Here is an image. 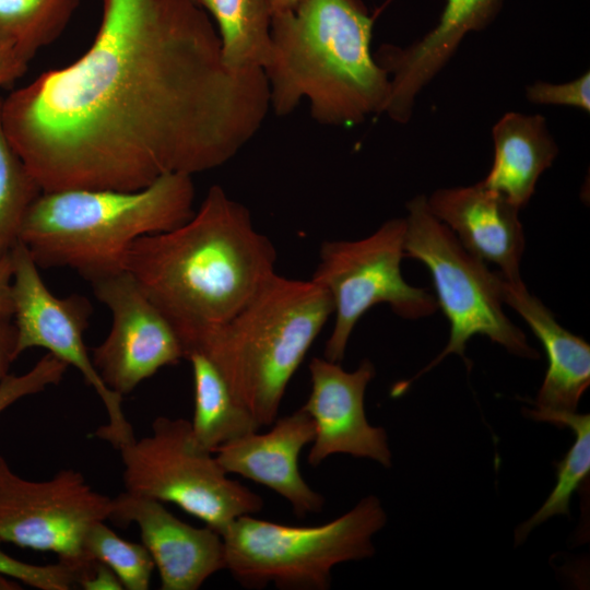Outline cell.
Wrapping results in <instances>:
<instances>
[{
	"label": "cell",
	"mask_w": 590,
	"mask_h": 590,
	"mask_svg": "<svg viewBox=\"0 0 590 590\" xmlns=\"http://www.w3.org/2000/svg\"><path fill=\"white\" fill-rule=\"evenodd\" d=\"M194 387V411L190 421L197 442L215 452L222 445L257 432L261 425L232 393L224 377L202 352L187 356Z\"/></svg>",
	"instance_id": "20"
},
{
	"label": "cell",
	"mask_w": 590,
	"mask_h": 590,
	"mask_svg": "<svg viewBox=\"0 0 590 590\" xmlns=\"http://www.w3.org/2000/svg\"><path fill=\"white\" fill-rule=\"evenodd\" d=\"M527 98L534 104L565 105L590 111V74L559 84L535 82L527 87Z\"/></svg>",
	"instance_id": "28"
},
{
	"label": "cell",
	"mask_w": 590,
	"mask_h": 590,
	"mask_svg": "<svg viewBox=\"0 0 590 590\" xmlns=\"http://www.w3.org/2000/svg\"><path fill=\"white\" fill-rule=\"evenodd\" d=\"M272 12V16L292 11L297 0H267Z\"/></svg>",
	"instance_id": "33"
},
{
	"label": "cell",
	"mask_w": 590,
	"mask_h": 590,
	"mask_svg": "<svg viewBox=\"0 0 590 590\" xmlns=\"http://www.w3.org/2000/svg\"><path fill=\"white\" fill-rule=\"evenodd\" d=\"M332 312L326 288L274 273L193 351L213 362L261 427L272 425L291 378Z\"/></svg>",
	"instance_id": "5"
},
{
	"label": "cell",
	"mask_w": 590,
	"mask_h": 590,
	"mask_svg": "<svg viewBox=\"0 0 590 590\" xmlns=\"http://www.w3.org/2000/svg\"><path fill=\"white\" fill-rule=\"evenodd\" d=\"M269 107L264 71L227 68L192 0H103L86 52L2 98L1 121L43 192L138 190L225 164Z\"/></svg>",
	"instance_id": "1"
},
{
	"label": "cell",
	"mask_w": 590,
	"mask_h": 590,
	"mask_svg": "<svg viewBox=\"0 0 590 590\" xmlns=\"http://www.w3.org/2000/svg\"><path fill=\"white\" fill-rule=\"evenodd\" d=\"M498 287L503 303L523 318L547 357V370L534 406L526 409L524 414L534 418L545 413L576 412L590 384L589 344L563 328L521 280L508 281L498 273Z\"/></svg>",
	"instance_id": "18"
},
{
	"label": "cell",
	"mask_w": 590,
	"mask_h": 590,
	"mask_svg": "<svg viewBox=\"0 0 590 590\" xmlns=\"http://www.w3.org/2000/svg\"><path fill=\"white\" fill-rule=\"evenodd\" d=\"M111 312L105 340L93 347L92 362L103 382L123 397L161 368L185 358L172 324L126 270L90 282Z\"/></svg>",
	"instance_id": "12"
},
{
	"label": "cell",
	"mask_w": 590,
	"mask_h": 590,
	"mask_svg": "<svg viewBox=\"0 0 590 590\" xmlns=\"http://www.w3.org/2000/svg\"><path fill=\"white\" fill-rule=\"evenodd\" d=\"M190 175L167 173L138 190L70 189L42 192L30 206L19 240L38 268H69L92 282L125 270L132 243L166 232L194 213Z\"/></svg>",
	"instance_id": "4"
},
{
	"label": "cell",
	"mask_w": 590,
	"mask_h": 590,
	"mask_svg": "<svg viewBox=\"0 0 590 590\" xmlns=\"http://www.w3.org/2000/svg\"><path fill=\"white\" fill-rule=\"evenodd\" d=\"M111 497L95 491L74 469L44 481L16 474L0 456V542L58 556L78 575L92 560L84 552L90 527L106 521Z\"/></svg>",
	"instance_id": "10"
},
{
	"label": "cell",
	"mask_w": 590,
	"mask_h": 590,
	"mask_svg": "<svg viewBox=\"0 0 590 590\" xmlns=\"http://www.w3.org/2000/svg\"><path fill=\"white\" fill-rule=\"evenodd\" d=\"M494 160L481 180L521 209L534 193L542 173L558 153L541 115L505 114L494 126Z\"/></svg>",
	"instance_id": "19"
},
{
	"label": "cell",
	"mask_w": 590,
	"mask_h": 590,
	"mask_svg": "<svg viewBox=\"0 0 590 590\" xmlns=\"http://www.w3.org/2000/svg\"><path fill=\"white\" fill-rule=\"evenodd\" d=\"M68 367L63 361L47 353L28 371L8 374L0 382V414L22 398L58 385Z\"/></svg>",
	"instance_id": "26"
},
{
	"label": "cell",
	"mask_w": 590,
	"mask_h": 590,
	"mask_svg": "<svg viewBox=\"0 0 590 590\" xmlns=\"http://www.w3.org/2000/svg\"><path fill=\"white\" fill-rule=\"evenodd\" d=\"M426 199L432 213L469 252L496 264L506 280H521L526 243L518 206L482 181L438 189Z\"/></svg>",
	"instance_id": "17"
},
{
	"label": "cell",
	"mask_w": 590,
	"mask_h": 590,
	"mask_svg": "<svg viewBox=\"0 0 590 590\" xmlns=\"http://www.w3.org/2000/svg\"><path fill=\"white\" fill-rule=\"evenodd\" d=\"M275 261L249 210L214 185L187 222L135 239L123 268L172 324L186 358L252 298Z\"/></svg>",
	"instance_id": "2"
},
{
	"label": "cell",
	"mask_w": 590,
	"mask_h": 590,
	"mask_svg": "<svg viewBox=\"0 0 590 590\" xmlns=\"http://www.w3.org/2000/svg\"><path fill=\"white\" fill-rule=\"evenodd\" d=\"M78 586L86 590L123 589L114 571L96 559H92L79 574Z\"/></svg>",
	"instance_id": "29"
},
{
	"label": "cell",
	"mask_w": 590,
	"mask_h": 590,
	"mask_svg": "<svg viewBox=\"0 0 590 590\" xmlns=\"http://www.w3.org/2000/svg\"><path fill=\"white\" fill-rule=\"evenodd\" d=\"M11 257L12 318L17 356L28 349L42 347L75 367L95 390L107 412V424L98 427L95 435L117 449L129 444L135 437L122 411V397L103 382L84 343V332L93 310L90 300L79 294L55 296L20 240L11 249Z\"/></svg>",
	"instance_id": "11"
},
{
	"label": "cell",
	"mask_w": 590,
	"mask_h": 590,
	"mask_svg": "<svg viewBox=\"0 0 590 590\" xmlns=\"http://www.w3.org/2000/svg\"><path fill=\"white\" fill-rule=\"evenodd\" d=\"M373 19L361 0H297L271 20V54L263 71L276 115L302 98L323 125L354 126L384 113L388 73L370 49Z\"/></svg>",
	"instance_id": "3"
},
{
	"label": "cell",
	"mask_w": 590,
	"mask_h": 590,
	"mask_svg": "<svg viewBox=\"0 0 590 590\" xmlns=\"http://www.w3.org/2000/svg\"><path fill=\"white\" fill-rule=\"evenodd\" d=\"M406 209L404 256L427 267L436 288L438 308L450 324L447 345L414 379L450 354L465 361L467 343L476 334L489 338L514 355L539 358L526 334L503 309L498 274L469 252L432 213L425 196L413 198Z\"/></svg>",
	"instance_id": "7"
},
{
	"label": "cell",
	"mask_w": 590,
	"mask_h": 590,
	"mask_svg": "<svg viewBox=\"0 0 590 590\" xmlns=\"http://www.w3.org/2000/svg\"><path fill=\"white\" fill-rule=\"evenodd\" d=\"M0 574L45 590L78 588V574L66 564L58 562L48 566L30 565L9 556L1 548Z\"/></svg>",
	"instance_id": "27"
},
{
	"label": "cell",
	"mask_w": 590,
	"mask_h": 590,
	"mask_svg": "<svg viewBox=\"0 0 590 590\" xmlns=\"http://www.w3.org/2000/svg\"><path fill=\"white\" fill-rule=\"evenodd\" d=\"M215 20L222 58L231 70L264 69L271 54L272 12L267 0H197Z\"/></svg>",
	"instance_id": "21"
},
{
	"label": "cell",
	"mask_w": 590,
	"mask_h": 590,
	"mask_svg": "<svg viewBox=\"0 0 590 590\" xmlns=\"http://www.w3.org/2000/svg\"><path fill=\"white\" fill-rule=\"evenodd\" d=\"M27 64L11 44L0 39V87L22 76Z\"/></svg>",
	"instance_id": "31"
},
{
	"label": "cell",
	"mask_w": 590,
	"mask_h": 590,
	"mask_svg": "<svg viewBox=\"0 0 590 590\" xmlns=\"http://www.w3.org/2000/svg\"><path fill=\"white\" fill-rule=\"evenodd\" d=\"M405 219L385 222L358 240L323 241L310 279L328 291L335 314L324 358L340 363L352 331L373 306L388 304L404 319H420L438 309L436 297L408 284L401 274Z\"/></svg>",
	"instance_id": "9"
},
{
	"label": "cell",
	"mask_w": 590,
	"mask_h": 590,
	"mask_svg": "<svg viewBox=\"0 0 590 590\" xmlns=\"http://www.w3.org/2000/svg\"><path fill=\"white\" fill-rule=\"evenodd\" d=\"M311 390L303 408L315 423L308 464L318 467L328 457L344 453L391 465L387 433L371 426L364 408L365 391L375 377L374 364L365 358L354 371L340 363L314 357L308 366Z\"/></svg>",
	"instance_id": "13"
},
{
	"label": "cell",
	"mask_w": 590,
	"mask_h": 590,
	"mask_svg": "<svg viewBox=\"0 0 590 590\" xmlns=\"http://www.w3.org/2000/svg\"><path fill=\"white\" fill-rule=\"evenodd\" d=\"M194 3H197V0H192Z\"/></svg>",
	"instance_id": "35"
},
{
	"label": "cell",
	"mask_w": 590,
	"mask_h": 590,
	"mask_svg": "<svg viewBox=\"0 0 590 590\" xmlns=\"http://www.w3.org/2000/svg\"><path fill=\"white\" fill-rule=\"evenodd\" d=\"M0 98V253L19 241L22 222L43 192L10 143L1 121Z\"/></svg>",
	"instance_id": "24"
},
{
	"label": "cell",
	"mask_w": 590,
	"mask_h": 590,
	"mask_svg": "<svg viewBox=\"0 0 590 590\" xmlns=\"http://www.w3.org/2000/svg\"><path fill=\"white\" fill-rule=\"evenodd\" d=\"M108 519L138 526L162 590H198L215 573L226 569L222 534L209 526H190L162 502L125 491L111 498Z\"/></svg>",
	"instance_id": "14"
},
{
	"label": "cell",
	"mask_w": 590,
	"mask_h": 590,
	"mask_svg": "<svg viewBox=\"0 0 590 590\" xmlns=\"http://www.w3.org/2000/svg\"><path fill=\"white\" fill-rule=\"evenodd\" d=\"M11 250L0 253V316H13L11 284H12Z\"/></svg>",
	"instance_id": "32"
},
{
	"label": "cell",
	"mask_w": 590,
	"mask_h": 590,
	"mask_svg": "<svg viewBox=\"0 0 590 590\" xmlns=\"http://www.w3.org/2000/svg\"><path fill=\"white\" fill-rule=\"evenodd\" d=\"M315 423L302 406L276 418L262 434L250 433L219 447L214 456L224 471L262 484L286 499L298 519L322 511L324 497L304 480L302 449L311 444Z\"/></svg>",
	"instance_id": "15"
},
{
	"label": "cell",
	"mask_w": 590,
	"mask_h": 590,
	"mask_svg": "<svg viewBox=\"0 0 590 590\" xmlns=\"http://www.w3.org/2000/svg\"><path fill=\"white\" fill-rule=\"evenodd\" d=\"M245 515L223 532L226 569L244 588L327 590L338 564L375 554L373 536L387 521L376 496L319 526L298 527Z\"/></svg>",
	"instance_id": "6"
},
{
	"label": "cell",
	"mask_w": 590,
	"mask_h": 590,
	"mask_svg": "<svg viewBox=\"0 0 590 590\" xmlns=\"http://www.w3.org/2000/svg\"><path fill=\"white\" fill-rule=\"evenodd\" d=\"M16 331L11 316H0V382L17 358Z\"/></svg>",
	"instance_id": "30"
},
{
	"label": "cell",
	"mask_w": 590,
	"mask_h": 590,
	"mask_svg": "<svg viewBox=\"0 0 590 590\" xmlns=\"http://www.w3.org/2000/svg\"><path fill=\"white\" fill-rule=\"evenodd\" d=\"M503 0H447L437 25L405 48L381 46L376 62L388 73L389 97L385 107L391 119L406 122L417 94L444 68L463 37L487 27Z\"/></svg>",
	"instance_id": "16"
},
{
	"label": "cell",
	"mask_w": 590,
	"mask_h": 590,
	"mask_svg": "<svg viewBox=\"0 0 590 590\" xmlns=\"http://www.w3.org/2000/svg\"><path fill=\"white\" fill-rule=\"evenodd\" d=\"M533 420L568 427L575 441L565 457L556 463V485L541 508L516 529V544L522 543L538 526L556 515H568L573 494L590 472V415L576 412H555L535 416Z\"/></svg>",
	"instance_id": "22"
},
{
	"label": "cell",
	"mask_w": 590,
	"mask_h": 590,
	"mask_svg": "<svg viewBox=\"0 0 590 590\" xmlns=\"http://www.w3.org/2000/svg\"><path fill=\"white\" fill-rule=\"evenodd\" d=\"M20 588L21 587L19 582L15 581V579L0 574V589L8 590V589H20Z\"/></svg>",
	"instance_id": "34"
},
{
	"label": "cell",
	"mask_w": 590,
	"mask_h": 590,
	"mask_svg": "<svg viewBox=\"0 0 590 590\" xmlns=\"http://www.w3.org/2000/svg\"><path fill=\"white\" fill-rule=\"evenodd\" d=\"M118 450L126 492L173 503L221 534L238 517L263 508L261 496L229 479L197 442L186 418L158 416L149 435Z\"/></svg>",
	"instance_id": "8"
},
{
	"label": "cell",
	"mask_w": 590,
	"mask_h": 590,
	"mask_svg": "<svg viewBox=\"0 0 590 590\" xmlns=\"http://www.w3.org/2000/svg\"><path fill=\"white\" fill-rule=\"evenodd\" d=\"M83 547L88 558L102 562L114 571L123 589L150 588L155 564L142 543L125 540L105 521H97L87 530Z\"/></svg>",
	"instance_id": "25"
},
{
	"label": "cell",
	"mask_w": 590,
	"mask_h": 590,
	"mask_svg": "<svg viewBox=\"0 0 590 590\" xmlns=\"http://www.w3.org/2000/svg\"><path fill=\"white\" fill-rule=\"evenodd\" d=\"M79 0H0V39L28 62L66 27Z\"/></svg>",
	"instance_id": "23"
}]
</instances>
